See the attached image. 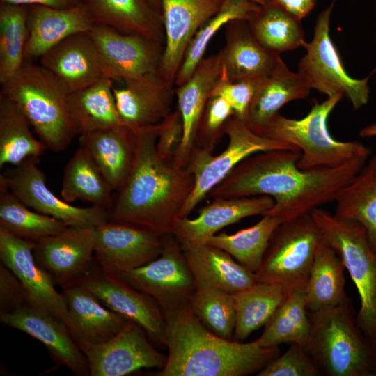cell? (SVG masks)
Wrapping results in <instances>:
<instances>
[{
    "mask_svg": "<svg viewBox=\"0 0 376 376\" xmlns=\"http://www.w3.org/2000/svg\"><path fill=\"white\" fill-rule=\"evenodd\" d=\"M283 222L279 217L265 214L249 228L232 235L216 234L205 243L227 252L242 266L256 273L262 264L272 234Z\"/></svg>",
    "mask_w": 376,
    "mask_h": 376,
    "instance_id": "40",
    "label": "cell"
},
{
    "mask_svg": "<svg viewBox=\"0 0 376 376\" xmlns=\"http://www.w3.org/2000/svg\"><path fill=\"white\" fill-rule=\"evenodd\" d=\"M179 242L196 286L209 285L234 294L258 283L255 273L227 252L206 243Z\"/></svg>",
    "mask_w": 376,
    "mask_h": 376,
    "instance_id": "28",
    "label": "cell"
},
{
    "mask_svg": "<svg viewBox=\"0 0 376 376\" xmlns=\"http://www.w3.org/2000/svg\"><path fill=\"white\" fill-rule=\"evenodd\" d=\"M252 1L258 5H263L270 1L271 0H252Z\"/></svg>",
    "mask_w": 376,
    "mask_h": 376,
    "instance_id": "54",
    "label": "cell"
},
{
    "mask_svg": "<svg viewBox=\"0 0 376 376\" xmlns=\"http://www.w3.org/2000/svg\"><path fill=\"white\" fill-rule=\"evenodd\" d=\"M299 20L306 17L314 8L316 0H271Z\"/></svg>",
    "mask_w": 376,
    "mask_h": 376,
    "instance_id": "50",
    "label": "cell"
},
{
    "mask_svg": "<svg viewBox=\"0 0 376 376\" xmlns=\"http://www.w3.org/2000/svg\"><path fill=\"white\" fill-rule=\"evenodd\" d=\"M95 24L125 33H136L162 44L165 34L162 13L149 0H82Z\"/></svg>",
    "mask_w": 376,
    "mask_h": 376,
    "instance_id": "30",
    "label": "cell"
},
{
    "mask_svg": "<svg viewBox=\"0 0 376 376\" xmlns=\"http://www.w3.org/2000/svg\"><path fill=\"white\" fill-rule=\"evenodd\" d=\"M26 6L1 3L0 83L6 82L23 66L28 38Z\"/></svg>",
    "mask_w": 376,
    "mask_h": 376,
    "instance_id": "43",
    "label": "cell"
},
{
    "mask_svg": "<svg viewBox=\"0 0 376 376\" xmlns=\"http://www.w3.org/2000/svg\"><path fill=\"white\" fill-rule=\"evenodd\" d=\"M94 226H67L35 243L38 265L63 289L77 283L93 265Z\"/></svg>",
    "mask_w": 376,
    "mask_h": 376,
    "instance_id": "16",
    "label": "cell"
},
{
    "mask_svg": "<svg viewBox=\"0 0 376 376\" xmlns=\"http://www.w3.org/2000/svg\"><path fill=\"white\" fill-rule=\"evenodd\" d=\"M233 115V109L224 97L212 95L197 125L195 146L212 152L224 134L226 123Z\"/></svg>",
    "mask_w": 376,
    "mask_h": 376,
    "instance_id": "45",
    "label": "cell"
},
{
    "mask_svg": "<svg viewBox=\"0 0 376 376\" xmlns=\"http://www.w3.org/2000/svg\"><path fill=\"white\" fill-rule=\"evenodd\" d=\"M62 221L38 212L21 202L0 181V228L22 239L37 242L64 230Z\"/></svg>",
    "mask_w": 376,
    "mask_h": 376,
    "instance_id": "41",
    "label": "cell"
},
{
    "mask_svg": "<svg viewBox=\"0 0 376 376\" xmlns=\"http://www.w3.org/2000/svg\"><path fill=\"white\" fill-rule=\"evenodd\" d=\"M343 95L339 93L316 102L301 119L288 118L278 113L265 125L253 131L299 150L301 156L297 164L302 170L334 167L357 159H368L370 148L357 141H338L329 132V116Z\"/></svg>",
    "mask_w": 376,
    "mask_h": 376,
    "instance_id": "6",
    "label": "cell"
},
{
    "mask_svg": "<svg viewBox=\"0 0 376 376\" xmlns=\"http://www.w3.org/2000/svg\"><path fill=\"white\" fill-rule=\"evenodd\" d=\"M224 134L228 136V143L219 155H214L212 152L198 146L193 148L187 168L194 175V185L181 209L180 218L188 217L210 192L246 157L263 151L297 149L256 133L235 115L226 123Z\"/></svg>",
    "mask_w": 376,
    "mask_h": 376,
    "instance_id": "8",
    "label": "cell"
},
{
    "mask_svg": "<svg viewBox=\"0 0 376 376\" xmlns=\"http://www.w3.org/2000/svg\"><path fill=\"white\" fill-rule=\"evenodd\" d=\"M77 283L91 292L108 308L140 325L156 342L165 343L162 311L151 297L134 288L120 276L102 271L93 265Z\"/></svg>",
    "mask_w": 376,
    "mask_h": 376,
    "instance_id": "17",
    "label": "cell"
},
{
    "mask_svg": "<svg viewBox=\"0 0 376 376\" xmlns=\"http://www.w3.org/2000/svg\"><path fill=\"white\" fill-rule=\"evenodd\" d=\"M359 136L363 138L376 136V123L369 125L362 128L359 132Z\"/></svg>",
    "mask_w": 376,
    "mask_h": 376,
    "instance_id": "52",
    "label": "cell"
},
{
    "mask_svg": "<svg viewBox=\"0 0 376 376\" xmlns=\"http://www.w3.org/2000/svg\"><path fill=\"white\" fill-rule=\"evenodd\" d=\"M18 107L0 93V168L15 166L29 157L39 158L46 148L32 131Z\"/></svg>",
    "mask_w": 376,
    "mask_h": 376,
    "instance_id": "38",
    "label": "cell"
},
{
    "mask_svg": "<svg viewBox=\"0 0 376 376\" xmlns=\"http://www.w3.org/2000/svg\"><path fill=\"white\" fill-rule=\"evenodd\" d=\"M79 144L95 163L113 191H118L133 165L135 132L125 125L97 130L79 135Z\"/></svg>",
    "mask_w": 376,
    "mask_h": 376,
    "instance_id": "29",
    "label": "cell"
},
{
    "mask_svg": "<svg viewBox=\"0 0 376 376\" xmlns=\"http://www.w3.org/2000/svg\"><path fill=\"white\" fill-rule=\"evenodd\" d=\"M89 34L98 51L104 77L125 81L159 72L164 48L162 44L101 24H95Z\"/></svg>",
    "mask_w": 376,
    "mask_h": 376,
    "instance_id": "13",
    "label": "cell"
},
{
    "mask_svg": "<svg viewBox=\"0 0 376 376\" xmlns=\"http://www.w3.org/2000/svg\"><path fill=\"white\" fill-rule=\"evenodd\" d=\"M95 22L84 3L66 8L31 6L25 60L40 58L69 36L88 33Z\"/></svg>",
    "mask_w": 376,
    "mask_h": 376,
    "instance_id": "26",
    "label": "cell"
},
{
    "mask_svg": "<svg viewBox=\"0 0 376 376\" xmlns=\"http://www.w3.org/2000/svg\"><path fill=\"white\" fill-rule=\"evenodd\" d=\"M159 125V124H158ZM158 125L134 131V160L126 180L113 195L109 221L172 233L194 185V175L157 150Z\"/></svg>",
    "mask_w": 376,
    "mask_h": 376,
    "instance_id": "2",
    "label": "cell"
},
{
    "mask_svg": "<svg viewBox=\"0 0 376 376\" xmlns=\"http://www.w3.org/2000/svg\"><path fill=\"white\" fill-rule=\"evenodd\" d=\"M246 22L255 39L270 52L280 54L302 47L305 42L301 20L272 1L260 5Z\"/></svg>",
    "mask_w": 376,
    "mask_h": 376,
    "instance_id": "37",
    "label": "cell"
},
{
    "mask_svg": "<svg viewBox=\"0 0 376 376\" xmlns=\"http://www.w3.org/2000/svg\"><path fill=\"white\" fill-rule=\"evenodd\" d=\"M345 269L340 256L323 237L305 284L309 313L336 307L348 300Z\"/></svg>",
    "mask_w": 376,
    "mask_h": 376,
    "instance_id": "33",
    "label": "cell"
},
{
    "mask_svg": "<svg viewBox=\"0 0 376 376\" xmlns=\"http://www.w3.org/2000/svg\"><path fill=\"white\" fill-rule=\"evenodd\" d=\"M311 89L306 79L298 72L290 71L282 61L269 75L257 82L244 122L256 130L285 104L306 98Z\"/></svg>",
    "mask_w": 376,
    "mask_h": 376,
    "instance_id": "31",
    "label": "cell"
},
{
    "mask_svg": "<svg viewBox=\"0 0 376 376\" xmlns=\"http://www.w3.org/2000/svg\"><path fill=\"white\" fill-rule=\"evenodd\" d=\"M292 288L276 283L258 282L249 288L232 294L236 311L233 340L241 342L254 331L265 326Z\"/></svg>",
    "mask_w": 376,
    "mask_h": 376,
    "instance_id": "35",
    "label": "cell"
},
{
    "mask_svg": "<svg viewBox=\"0 0 376 376\" xmlns=\"http://www.w3.org/2000/svg\"><path fill=\"white\" fill-rule=\"evenodd\" d=\"M222 73L223 67L218 52L204 58L187 81L175 88L177 108L184 129L182 143L174 157V162L180 167H187L195 146L196 131L200 118Z\"/></svg>",
    "mask_w": 376,
    "mask_h": 376,
    "instance_id": "27",
    "label": "cell"
},
{
    "mask_svg": "<svg viewBox=\"0 0 376 376\" xmlns=\"http://www.w3.org/2000/svg\"><path fill=\"white\" fill-rule=\"evenodd\" d=\"M188 305L211 331L223 338L233 340L236 311L232 294L212 286L198 285L191 295Z\"/></svg>",
    "mask_w": 376,
    "mask_h": 376,
    "instance_id": "44",
    "label": "cell"
},
{
    "mask_svg": "<svg viewBox=\"0 0 376 376\" xmlns=\"http://www.w3.org/2000/svg\"><path fill=\"white\" fill-rule=\"evenodd\" d=\"M256 84L253 81H232L223 70L221 77L212 95L224 97L233 109L234 115L244 121Z\"/></svg>",
    "mask_w": 376,
    "mask_h": 376,
    "instance_id": "47",
    "label": "cell"
},
{
    "mask_svg": "<svg viewBox=\"0 0 376 376\" xmlns=\"http://www.w3.org/2000/svg\"><path fill=\"white\" fill-rule=\"evenodd\" d=\"M311 215L324 238L341 258L358 290L360 308L356 321L376 348V252L364 227L318 207Z\"/></svg>",
    "mask_w": 376,
    "mask_h": 376,
    "instance_id": "7",
    "label": "cell"
},
{
    "mask_svg": "<svg viewBox=\"0 0 376 376\" xmlns=\"http://www.w3.org/2000/svg\"><path fill=\"white\" fill-rule=\"evenodd\" d=\"M300 156L298 149L255 153L238 164L209 196H269L274 203L264 214L279 217L285 222L335 201L368 160L361 158L334 167L302 170L297 164Z\"/></svg>",
    "mask_w": 376,
    "mask_h": 376,
    "instance_id": "1",
    "label": "cell"
},
{
    "mask_svg": "<svg viewBox=\"0 0 376 376\" xmlns=\"http://www.w3.org/2000/svg\"><path fill=\"white\" fill-rule=\"evenodd\" d=\"M120 276L154 299L162 310L188 304L196 288L180 242L172 233L163 235L162 250L157 258Z\"/></svg>",
    "mask_w": 376,
    "mask_h": 376,
    "instance_id": "12",
    "label": "cell"
},
{
    "mask_svg": "<svg viewBox=\"0 0 376 376\" xmlns=\"http://www.w3.org/2000/svg\"><path fill=\"white\" fill-rule=\"evenodd\" d=\"M322 240L311 214L283 222L272 234L262 264L255 273L258 281L290 288L306 283Z\"/></svg>",
    "mask_w": 376,
    "mask_h": 376,
    "instance_id": "9",
    "label": "cell"
},
{
    "mask_svg": "<svg viewBox=\"0 0 376 376\" xmlns=\"http://www.w3.org/2000/svg\"><path fill=\"white\" fill-rule=\"evenodd\" d=\"M66 325L79 345L100 344L114 337L129 319L104 307L91 292L75 283L63 289Z\"/></svg>",
    "mask_w": 376,
    "mask_h": 376,
    "instance_id": "22",
    "label": "cell"
},
{
    "mask_svg": "<svg viewBox=\"0 0 376 376\" xmlns=\"http://www.w3.org/2000/svg\"><path fill=\"white\" fill-rule=\"evenodd\" d=\"M68 108L77 135L124 125L117 109L113 81L107 77L69 93Z\"/></svg>",
    "mask_w": 376,
    "mask_h": 376,
    "instance_id": "32",
    "label": "cell"
},
{
    "mask_svg": "<svg viewBox=\"0 0 376 376\" xmlns=\"http://www.w3.org/2000/svg\"><path fill=\"white\" fill-rule=\"evenodd\" d=\"M0 93L22 111L46 149L64 150L77 135L68 108V91L41 65L25 62Z\"/></svg>",
    "mask_w": 376,
    "mask_h": 376,
    "instance_id": "5",
    "label": "cell"
},
{
    "mask_svg": "<svg viewBox=\"0 0 376 376\" xmlns=\"http://www.w3.org/2000/svg\"><path fill=\"white\" fill-rule=\"evenodd\" d=\"M334 214L358 221L365 228L376 252V154L338 194Z\"/></svg>",
    "mask_w": 376,
    "mask_h": 376,
    "instance_id": "34",
    "label": "cell"
},
{
    "mask_svg": "<svg viewBox=\"0 0 376 376\" xmlns=\"http://www.w3.org/2000/svg\"><path fill=\"white\" fill-rule=\"evenodd\" d=\"M336 0L317 17L312 40L306 41L302 47L306 54L300 59L298 72L306 79L311 89L328 97L342 93L354 109L366 104L369 98L368 76L357 79L349 75L341 61L339 53L330 37V19Z\"/></svg>",
    "mask_w": 376,
    "mask_h": 376,
    "instance_id": "10",
    "label": "cell"
},
{
    "mask_svg": "<svg viewBox=\"0 0 376 376\" xmlns=\"http://www.w3.org/2000/svg\"><path fill=\"white\" fill-rule=\"evenodd\" d=\"M183 123L178 108L171 111L158 125L157 150L166 159H173L183 138Z\"/></svg>",
    "mask_w": 376,
    "mask_h": 376,
    "instance_id": "48",
    "label": "cell"
},
{
    "mask_svg": "<svg viewBox=\"0 0 376 376\" xmlns=\"http://www.w3.org/2000/svg\"><path fill=\"white\" fill-rule=\"evenodd\" d=\"M1 322L23 331L45 345L58 365L79 376L89 375L87 359L64 322L31 303L0 314Z\"/></svg>",
    "mask_w": 376,
    "mask_h": 376,
    "instance_id": "19",
    "label": "cell"
},
{
    "mask_svg": "<svg viewBox=\"0 0 376 376\" xmlns=\"http://www.w3.org/2000/svg\"><path fill=\"white\" fill-rule=\"evenodd\" d=\"M309 316L305 347L322 375L376 376V348L359 327L350 299Z\"/></svg>",
    "mask_w": 376,
    "mask_h": 376,
    "instance_id": "4",
    "label": "cell"
},
{
    "mask_svg": "<svg viewBox=\"0 0 376 376\" xmlns=\"http://www.w3.org/2000/svg\"><path fill=\"white\" fill-rule=\"evenodd\" d=\"M1 3H6L21 6H44L56 8H66L77 6L82 0H1Z\"/></svg>",
    "mask_w": 376,
    "mask_h": 376,
    "instance_id": "51",
    "label": "cell"
},
{
    "mask_svg": "<svg viewBox=\"0 0 376 376\" xmlns=\"http://www.w3.org/2000/svg\"><path fill=\"white\" fill-rule=\"evenodd\" d=\"M274 203V199L269 196L214 198L210 203L199 210L195 218H179L173 225L172 234L179 241L205 244L226 226L245 217L263 216Z\"/></svg>",
    "mask_w": 376,
    "mask_h": 376,
    "instance_id": "24",
    "label": "cell"
},
{
    "mask_svg": "<svg viewBox=\"0 0 376 376\" xmlns=\"http://www.w3.org/2000/svg\"><path fill=\"white\" fill-rule=\"evenodd\" d=\"M258 376H320L304 345L291 343L288 350L270 361Z\"/></svg>",
    "mask_w": 376,
    "mask_h": 376,
    "instance_id": "46",
    "label": "cell"
},
{
    "mask_svg": "<svg viewBox=\"0 0 376 376\" xmlns=\"http://www.w3.org/2000/svg\"><path fill=\"white\" fill-rule=\"evenodd\" d=\"M260 5L252 0H224L219 11L209 19L197 31L189 43L182 62L176 75L174 85L184 84L204 58L207 47L213 36L229 22L247 20Z\"/></svg>",
    "mask_w": 376,
    "mask_h": 376,
    "instance_id": "42",
    "label": "cell"
},
{
    "mask_svg": "<svg viewBox=\"0 0 376 376\" xmlns=\"http://www.w3.org/2000/svg\"><path fill=\"white\" fill-rule=\"evenodd\" d=\"M113 87L117 109L123 124L139 130L160 123L171 111L174 84L159 72L148 73Z\"/></svg>",
    "mask_w": 376,
    "mask_h": 376,
    "instance_id": "21",
    "label": "cell"
},
{
    "mask_svg": "<svg viewBox=\"0 0 376 376\" xmlns=\"http://www.w3.org/2000/svg\"><path fill=\"white\" fill-rule=\"evenodd\" d=\"M152 5L161 13L160 0H149Z\"/></svg>",
    "mask_w": 376,
    "mask_h": 376,
    "instance_id": "53",
    "label": "cell"
},
{
    "mask_svg": "<svg viewBox=\"0 0 376 376\" xmlns=\"http://www.w3.org/2000/svg\"><path fill=\"white\" fill-rule=\"evenodd\" d=\"M29 303L26 293L15 275L0 264V314L10 313Z\"/></svg>",
    "mask_w": 376,
    "mask_h": 376,
    "instance_id": "49",
    "label": "cell"
},
{
    "mask_svg": "<svg viewBox=\"0 0 376 376\" xmlns=\"http://www.w3.org/2000/svg\"><path fill=\"white\" fill-rule=\"evenodd\" d=\"M168 355L159 376H243L259 372L279 355V347L227 340L207 329L188 304L162 310Z\"/></svg>",
    "mask_w": 376,
    "mask_h": 376,
    "instance_id": "3",
    "label": "cell"
},
{
    "mask_svg": "<svg viewBox=\"0 0 376 376\" xmlns=\"http://www.w3.org/2000/svg\"><path fill=\"white\" fill-rule=\"evenodd\" d=\"M113 191L91 157L79 147L64 168L61 198L69 203L85 201L109 210Z\"/></svg>",
    "mask_w": 376,
    "mask_h": 376,
    "instance_id": "36",
    "label": "cell"
},
{
    "mask_svg": "<svg viewBox=\"0 0 376 376\" xmlns=\"http://www.w3.org/2000/svg\"><path fill=\"white\" fill-rule=\"evenodd\" d=\"M69 93L81 90L104 77L100 57L88 33L73 34L40 58Z\"/></svg>",
    "mask_w": 376,
    "mask_h": 376,
    "instance_id": "23",
    "label": "cell"
},
{
    "mask_svg": "<svg viewBox=\"0 0 376 376\" xmlns=\"http://www.w3.org/2000/svg\"><path fill=\"white\" fill-rule=\"evenodd\" d=\"M146 334L140 325L128 320L109 340L80 347L88 361L89 375L123 376L142 368L162 369L166 357L154 348Z\"/></svg>",
    "mask_w": 376,
    "mask_h": 376,
    "instance_id": "15",
    "label": "cell"
},
{
    "mask_svg": "<svg viewBox=\"0 0 376 376\" xmlns=\"http://www.w3.org/2000/svg\"><path fill=\"white\" fill-rule=\"evenodd\" d=\"M35 242L12 235L0 228L1 263L8 268L22 283L29 299L34 304L67 322V306L63 293L44 269L36 263Z\"/></svg>",
    "mask_w": 376,
    "mask_h": 376,
    "instance_id": "18",
    "label": "cell"
},
{
    "mask_svg": "<svg viewBox=\"0 0 376 376\" xmlns=\"http://www.w3.org/2000/svg\"><path fill=\"white\" fill-rule=\"evenodd\" d=\"M38 160L29 157L13 166L1 174L0 181L27 207L68 226L97 227L109 220L107 208L77 207L56 196L47 185L46 175L38 167Z\"/></svg>",
    "mask_w": 376,
    "mask_h": 376,
    "instance_id": "11",
    "label": "cell"
},
{
    "mask_svg": "<svg viewBox=\"0 0 376 376\" xmlns=\"http://www.w3.org/2000/svg\"><path fill=\"white\" fill-rule=\"evenodd\" d=\"M225 30L226 44L219 54L224 72L230 81L258 82L269 75L283 61L279 54L258 42L246 20L230 21Z\"/></svg>",
    "mask_w": 376,
    "mask_h": 376,
    "instance_id": "25",
    "label": "cell"
},
{
    "mask_svg": "<svg viewBox=\"0 0 376 376\" xmlns=\"http://www.w3.org/2000/svg\"><path fill=\"white\" fill-rule=\"evenodd\" d=\"M162 246L163 235L136 225L109 220L95 228V262L111 275L120 276L150 263Z\"/></svg>",
    "mask_w": 376,
    "mask_h": 376,
    "instance_id": "14",
    "label": "cell"
},
{
    "mask_svg": "<svg viewBox=\"0 0 376 376\" xmlns=\"http://www.w3.org/2000/svg\"><path fill=\"white\" fill-rule=\"evenodd\" d=\"M224 0H160L165 34L159 73L174 84L185 52L199 29L220 9Z\"/></svg>",
    "mask_w": 376,
    "mask_h": 376,
    "instance_id": "20",
    "label": "cell"
},
{
    "mask_svg": "<svg viewBox=\"0 0 376 376\" xmlns=\"http://www.w3.org/2000/svg\"><path fill=\"white\" fill-rule=\"evenodd\" d=\"M305 284L292 288L275 314L256 340L263 347H279L281 343L305 346L311 322L306 308Z\"/></svg>",
    "mask_w": 376,
    "mask_h": 376,
    "instance_id": "39",
    "label": "cell"
}]
</instances>
